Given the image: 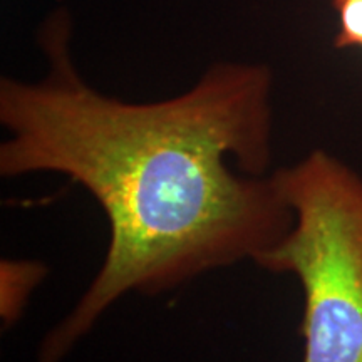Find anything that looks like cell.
<instances>
[{"label": "cell", "instance_id": "6da1fadb", "mask_svg": "<svg viewBox=\"0 0 362 362\" xmlns=\"http://www.w3.org/2000/svg\"><path fill=\"white\" fill-rule=\"evenodd\" d=\"M67 27L56 16L42 29L44 78L0 81V175H64L110 223L101 269L39 362H61L126 293L156 296L245 260L260 267L293 225L269 173V67L218 62L178 96L128 103L81 78Z\"/></svg>", "mask_w": 362, "mask_h": 362}, {"label": "cell", "instance_id": "7a4b0ae2", "mask_svg": "<svg viewBox=\"0 0 362 362\" xmlns=\"http://www.w3.org/2000/svg\"><path fill=\"white\" fill-rule=\"evenodd\" d=\"M275 178L293 225L260 269L300 284L302 362H362V176L314 149Z\"/></svg>", "mask_w": 362, "mask_h": 362}, {"label": "cell", "instance_id": "3957f363", "mask_svg": "<svg viewBox=\"0 0 362 362\" xmlns=\"http://www.w3.org/2000/svg\"><path fill=\"white\" fill-rule=\"evenodd\" d=\"M47 274L45 267L35 260H2L0 265V314L4 325L19 320L29 296Z\"/></svg>", "mask_w": 362, "mask_h": 362}, {"label": "cell", "instance_id": "277c9868", "mask_svg": "<svg viewBox=\"0 0 362 362\" xmlns=\"http://www.w3.org/2000/svg\"><path fill=\"white\" fill-rule=\"evenodd\" d=\"M332 6L339 24L334 47L362 51V0H332Z\"/></svg>", "mask_w": 362, "mask_h": 362}]
</instances>
